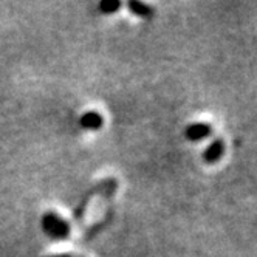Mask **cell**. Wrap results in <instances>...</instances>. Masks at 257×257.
<instances>
[{
    "instance_id": "1",
    "label": "cell",
    "mask_w": 257,
    "mask_h": 257,
    "mask_svg": "<svg viewBox=\"0 0 257 257\" xmlns=\"http://www.w3.org/2000/svg\"><path fill=\"white\" fill-rule=\"evenodd\" d=\"M42 231L53 240H65L71 232V226L64 217L54 211H47L41 220Z\"/></svg>"
},
{
    "instance_id": "2",
    "label": "cell",
    "mask_w": 257,
    "mask_h": 257,
    "mask_svg": "<svg viewBox=\"0 0 257 257\" xmlns=\"http://www.w3.org/2000/svg\"><path fill=\"white\" fill-rule=\"evenodd\" d=\"M212 134V127L209 122H192L185 128V137L186 140L197 143L208 138Z\"/></svg>"
},
{
    "instance_id": "3",
    "label": "cell",
    "mask_w": 257,
    "mask_h": 257,
    "mask_svg": "<svg viewBox=\"0 0 257 257\" xmlns=\"http://www.w3.org/2000/svg\"><path fill=\"white\" fill-rule=\"evenodd\" d=\"M225 155V141L223 140H214L208 148L203 152V161L208 164H215L217 161H220Z\"/></svg>"
},
{
    "instance_id": "4",
    "label": "cell",
    "mask_w": 257,
    "mask_h": 257,
    "mask_svg": "<svg viewBox=\"0 0 257 257\" xmlns=\"http://www.w3.org/2000/svg\"><path fill=\"white\" fill-rule=\"evenodd\" d=\"M79 124L85 131H99L104 124V116L96 110H88L79 119Z\"/></svg>"
},
{
    "instance_id": "5",
    "label": "cell",
    "mask_w": 257,
    "mask_h": 257,
    "mask_svg": "<svg viewBox=\"0 0 257 257\" xmlns=\"http://www.w3.org/2000/svg\"><path fill=\"white\" fill-rule=\"evenodd\" d=\"M128 10H131L132 14L141 17V19H151V17L154 16V8L151 5H146L143 2H137V0H131V2L127 4Z\"/></svg>"
},
{
    "instance_id": "6",
    "label": "cell",
    "mask_w": 257,
    "mask_h": 257,
    "mask_svg": "<svg viewBox=\"0 0 257 257\" xmlns=\"http://www.w3.org/2000/svg\"><path fill=\"white\" fill-rule=\"evenodd\" d=\"M98 8L102 14H113L121 8V2L119 0H102Z\"/></svg>"
},
{
    "instance_id": "7",
    "label": "cell",
    "mask_w": 257,
    "mask_h": 257,
    "mask_svg": "<svg viewBox=\"0 0 257 257\" xmlns=\"http://www.w3.org/2000/svg\"><path fill=\"white\" fill-rule=\"evenodd\" d=\"M48 257H81V255H75V254H56V255H48Z\"/></svg>"
}]
</instances>
